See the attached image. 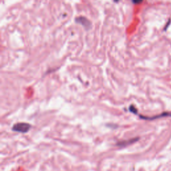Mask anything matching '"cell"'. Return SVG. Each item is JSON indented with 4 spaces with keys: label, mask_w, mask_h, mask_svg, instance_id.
Returning <instances> with one entry per match:
<instances>
[{
    "label": "cell",
    "mask_w": 171,
    "mask_h": 171,
    "mask_svg": "<svg viewBox=\"0 0 171 171\" xmlns=\"http://www.w3.org/2000/svg\"><path fill=\"white\" fill-rule=\"evenodd\" d=\"M31 128V124L25 122H19L13 125L12 130L15 132H21V133H26L30 130Z\"/></svg>",
    "instance_id": "1"
},
{
    "label": "cell",
    "mask_w": 171,
    "mask_h": 171,
    "mask_svg": "<svg viewBox=\"0 0 171 171\" xmlns=\"http://www.w3.org/2000/svg\"><path fill=\"white\" fill-rule=\"evenodd\" d=\"M166 116L171 117V112H164V113H162V114L157 115V116H155L153 117H146V116H141V115H140V117L141 118L145 119V120H154V119L160 118H162V117H166Z\"/></svg>",
    "instance_id": "2"
},
{
    "label": "cell",
    "mask_w": 171,
    "mask_h": 171,
    "mask_svg": "<svg viewBox=\"0 0 171 171\" xmlns=\"http://www.w3.org/2000/svg\"><path fill=\"white\" fill-rule=\"evenodd\" d=\"M139 139V138H132L130 139V140H124V141H121V142L117 143V145L118 146H128L129 144H132L135 142H136Z\"/></svg>",
    "instance_id": "3"
},
{
    "label": "cell",
    "mask_w": 171,
    "mask_h": 171,
    "mask_svg": "<svg viewBox=\"0 0 171 171\" xmlns=\"http://www.w3.org/2000/svg\"><path fill=\"white\" fill-rule=\"evenodd\" d=\"M119 0H114V1H118ZM142 1V0H132V2L134 4H138V3H140Z\"/></svg>",
    "instance_id": "4"
},
{
    "label": "cell",
    "mask_w": 171,
    "mask_h": 171,
    "mask_svg": "<svg viewBox=\"0 0 171 171\" xmlns=\"http://www.w3.org/2000/svg\"><path fill=\"white\" fill-rule=\"evenodd\" d=\"M170 19H169V21H168V22H167V24L166 25V26H165V28L164 29V31L166 30L167 28H168V26L169 25V24H170Z\"/></svg>",
    "instance_id": "5"
}]
</instances>
